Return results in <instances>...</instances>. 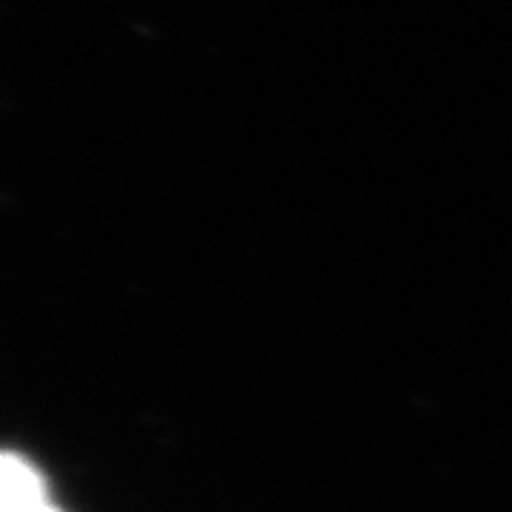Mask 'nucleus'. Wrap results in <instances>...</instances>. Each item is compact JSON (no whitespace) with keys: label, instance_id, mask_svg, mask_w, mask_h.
Returning a JSON list of instances; mask_svg holds the SVG:
<instances>
[{"label":"nucleus","instance_id":"nucleus-1","mask_svg":"<svg viewBox=\"0 0 512 512\" xmlns=\"http://www.w3.org/2000/svg\"><path fill=\"white\" fill-rule=\"evenodd\" d=\"M52 507L46 478L32 461L0 450V512H43Z\"/></svg>","mask_w":512,"mask_h":512},{"label":"nucleus","instance_id":"nucleus-2","mask_svg":"<svg viewBox=\"0 0 512 512\" xmlns=\"http://www.w3.org/2000/svg\"><path fill=\"white\" fill-rule=\"evenodd\" d=\"M43 512H60V510H57L55 504H52V507H46V510H43Z\"/></svg>","mask_w":512,"mask_h":512}]
</instances>
